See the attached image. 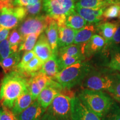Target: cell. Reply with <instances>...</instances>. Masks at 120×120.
Segmentation results:
<instances>
[{"label":"cell","mask_w":120,"mask_h":120,"mask_svg":"<svg viewBox=\"0 0 120 120\" xmlns=\"http://www.w3.org/2000/svg\"><path fill=\"white\" fill-rule=\"evenodd\" d=\"M28 77L16 70L5 75L0 88V101L3 106L12 109L18 97L28 90Z\"/></svg>","instance_id":"6da1fadb"},{"label":"cell","mask_w":120,"mask_h":120,"mask_svg":"<svg viewBox=\"0 0 120 120\" xmlns=\"http://www.w3.org/2000/svg\"><path fill=\"white\" fill-rule=\"evenodd\" d=\"M78 97L101 118L106 116L113 105L112 98L103 91L83 89Z\"/></svg>","instance_id":"7a4b0ae2"},{"label":"cell","mask_w":120,"mask_h":120,"mask_svg":"<svg viewBox=\"0 0 120 120\" xmlns=\"http://www.w3.org/2000/svg\"><path fill=\"white\" fill-rule=\"evenodd\" d=\"M91 70L92 67L88 62H79L63 69L53 79L64 89L70 90L82 83Z\"/></svg>","instance_id":"3957f363"},{"label":"cell","mask_w":120,"mask_h":120,"mask_svg":"<svg viewBox=\"0 0 120 120\" xmlns=\"http://www.w3.org/2000/svg\"><path fill=\"white\" fill-rule=\"evenodd\" d=\"M117 75V73L106 70H91L82 82V86L84 89L109 92L113 87Z\"/></svg>","instance_id":"277c9868"},{"label":"cell","mask_w":120,"mask_h":120,"mask_svg":"<svg viewBox=\"0 0 120 120\" xmlns=\"http://www.w3.org/2000/svg\"><path fill=\"white\" fill-rule=\"evenodd\" d=\"M42 2L45 12L56 21L58 26L66 25V17L75 12V0H42Z\"/></svg>","instance_id":"5b68a950"},{"label":"cell","mask_w":120,"mask_h":120,"mask_svg":"<svg viewBox=\"0 0 120 120\" xmlns=\"http://www.w3.org/2000/svg\"><path fill=\"white\" fill-rule=\"evenodd\" d=\"M73 97L68 94L60 93L48 107L47 112L57 120H72V100Z\"/></svg>","instance_id":"8992f818"},{"label":"cell","mask_w":120,"mask_h":120,"mask_svg":"<svg viewBox=\"0 0 120 120\" xmlns=\"http://www.w3.org/2000/svg\"><path fill=\"white\" fill-rule=\"evenodd\" d=\"M51 19L47 15L31 16L21 22L18 31L23 38L31 34H41L46 30Z\"/></svg>","instance_id":"52a82bcc"},{"label":"cell","mask_w":120,"mask_h":120,"mask_svg":"<svg viewBox=\"0 0 120 120\" xmlns=\"http://www.w3.org/2000/svg\"><path fill=\"white\" fill-rule=\"evenodd\" d=\"M27 16L23 7L7 6L0 9V26L12 29L16 27Z\"/></svg>","instance_id":"ba28073f"},{"label":"cell","mask_w":120,"mask_h":120,"mask_svg":"<svg viewBox=\"0 0 120 120\" xmlns=\"http://www.w3.org/2000/svg\"><path fill=\"white\" fill-rule=\"evenodd\" d=\"M64 89L57 82L52 79L49 85L43 89L37 97V101L43 109H46L53 100Z\"/></svg>","instance_id":"9c48e42d"},{"label":"cell","mask_w":120,"mask_h":120,"mask_svg":"<svg viewBox=\"0 0 120 120\" xmlns=\"http://www.w3.org/2000/svg\"><path fill=\"white\" fill-rule=\"evenodd\" d=\"M72 120H101L78 97H74L72 100Z\"/></svg>","instance_id":"30bf717a"},{"label":"cell","mask_w":120,"mask_h":120,"mask_svg":"<svg viewBox=\"0 0 120 120\" xmlns=\"http://www.w3.org/2000/svg\"><path fill=\"white\" fill-rule=\"evenodd\" d=\"M51 79V78L40 71L30 77L28 89L34 101L37 100L41 91L49 85Z\"/></svg>","instance_id":"8fae6325"},{"label":"cell","mask_w":120,"mask_h":120,"mask_svg":"<svg viewBox=\"0 0 120 120\" xmlns=\"http://www.w3.org/2000/svg\"><path fill=\"white\" fill-rule=\"evenodd\" d=\"M36 56L43 63L47 61L53 55L51 47L45 34H41L33 49Z\"/></svg>","instance_id":"7c38bea8"},{"label":"cell","mask_w":120,"mask_h":120,"mask_svg":"<svg viewBox=\"0 0 120 120\" xmlns=\"http://www.w3.org/2000/svg\"><path fill=\"white\" fill-rule=\"evenodd\" d=\"M45 111L36 100L17 117L18 120H40L46 112Z\"/></svg>","instance_id":"4fadbf2b"},{"label":"cell","mask_w":120,"mask_h":120,"mask_svg":"<svg viewBox=\"0 0 120 120\" xmlns=\"http://www.w3.org/2000/svg\"><path fill=\"white\" fill-rule=\"evenodd\" d=\"M106 45V41L102 37L98 34H94L86 43L85 46V55L86 58H90L103 50Z\"/></svg>","instance_id":"5bb4252c"},{"label":"cell","mask_w":120,"mask_h":120,"mask_svg":"<svg viewBox=\"0 0 120 120\" xmlns=\"http://www.w3.org/2000/svg\"><path fill=\"white\" fill-rule=\"evenodd\" d=\"M105 9L94 10L75 7V11L89 23H98L102 20V15Z\"/></svg>","instance_id":"9a60e30c"},{"label":"cell","mask_w":120,"mask_h":120,"mask_svg":"<svg viewBox=\"0 0 120 120\" xmlns=\"http://www.w3.org/2000/svg\"><path fill=\"white\" fill-rule=\"evenodd\" d=\"M102 51L107 53L105 66L113 71L120 72V46L103 49Z\"/></svg>","instance_id":"2e32d148"},{"label":"cell","mask_w":120,"mask_h":120,"mask_svg":"<svg viewBox=\"0 0 120 120\" xmlns=\"http://www.w3.org/2000/svg\"><path fill=\"white\" fill-rule=\"evenodd\" d=\"M58 26V49L72 45L76 30L67 27L66 25Z\"/></svg>","instance_id":"e0dca14e"},{"label":"cell","mask_w":120,"mask_h":120,"mask_svg":"<svg viewBox=\"0 0 120 120\" xmlns=\"http://www.w3.org/2000/svg\"><path fill=\"white\" fill-rule=\"evenodd\" d=\"M46 34L52 52L56 54L58 49V26L56 21L52 18L46 29Z\"/></svg>","instance_id":"ac0fdd59"},{"label":"cell","mask_w":120,"mask_h":120,"mask_svg":"<svg viewBox=\"0 0 120 120\" xmlns=\"http://www.w3.org/2000/svg\"><path fill=\"white\" fill-rule=\"evenodd\" d=\"M118 21L104 22L96 25V32L101 34L106 41V45H109L117 28ZM105 45V46H106Z\"/></svg>","instance_id":"d6986e66"},{"label":"cell","mask_w":120,"mask_h":120,"mask_svg":"<svg viewBox=\"0 0 120 120\" xmlns=\"http://www.w3.org/2000/svg\"><path fill=\"white\" fill-rule=\"evenodd\" d=\"M34 100L28 89L24 92L15 102L12 111L16 116H19L34 102Z\"/></svg>","instance_id":"ffe728a7"},{"label":"cell","mask_w":120,"mask_h":120,"mask_svg":"<svg viewBox=\"0 0 120 120\" xmlns=\"http://www.w3.org/2000/svg\"><path fill=\"white\" fill-rule=\"evenodd\" d=\"M96 32V25L93 24L86 25L81 29L76 31L73 44L79 45L87 43Z\"/></svg>","instance_id":"44dd1931"},{"label":"cell","mask_w":120,"mask_h":120,"mask_svg":"<svg viewBox=\"0 0 120 120\" xmlns=\"http://www.w3.org/2000/svg\"><path fill=\"white\" fill-rule=\"evenodd\" d=\"M60 71L61 69L56 54H53L51 58L43 64L40 71L52 79H53Z\"/></svg>","instance_id":"7402d4cb"},{"label":"cell","mask_w":120,"mask_h":120,"mask_svg":"<svg viewBox=\"0 0 120 120\" xmlns=\"http://www.w3.org/2000/svg\"><path fill=\"white\" fill-rule=\"evenodd\" d=\"M21 52L17 51L0 61V66L6 75L15 71L21 61Z\"/></svg>","instance_id":"603a6c76"},{"label":"cell","mask_w":120,"mask_h":120,"mask_svg":"<svg viewBox=\"0 0 120 120\" xmlns=\"http://www.w3.org/2000/svg\"><path fill=\"white\" fill-rule=\"evenodd\" d=\"M43 63L41 60L39 59L37 56L33 58L29 62L20 68L16 69V71L23 73L27 76H30L38 72L41 70Z\"/></svg>","instance_id":"cb8c5ba5"},{"label":"cell","mask_w":120,"mask_h":120,"mask_svg":"<svg viewBox=\"0 0 120 120\" xmlns=\"http://www.w3.org/2000/svg\"><path fill=\"white\" fill-rule=\"evenodd\" d=\"M109 6L106 0H79L76 2L75 7L99 10L106 8Z\"/></svg>","instance_id":"d4e9b609"},{"label":"cell","mask_w":120,"mask_h":120,"mask_svg":"<svg viewBox=\"0 0 120 120\" xmlns=\"http://www.w3.org/2000/svg\"><path fill=\"white\" fill-rule=\"evenodd\" d=\"M65 24L67 27L77 31L86 26L87 22L75 11L66 17Z\"/></svg>","instance_id":"484cf974"},{"label":"cell","mask_w":120,"mask_h":120,"mask_svg":"<svg viewBox=\"0 0 120 120\" xmlns=\"http://www.w3.org/2000/svg\"><path fill=\"white\" fill-rule=\"evenodd\" d=\"M40 35V34H31L25 36L19 46L18 51L27 52L32 51L36 44L37 40Z\"/></svg>","instance_id":"4316f807"},{"label":"cell","mask_w":120,"mask_h":120,"mask_svg":"<svg viewBox=\"0 0 120 120\" xmlns=\"http://www.w3.org/2000/svg\"><path fill=\"white\" fill-rule=\"evenodd\" d=\"M8 40L13 52H17L21 43L23 41V37L18 30L14 29L9 35Z\"/></svg>","instance_id":"83f0119b"},{"label":"cell","mask_w":120,"mask_h":120,"mask_svg":"<svg viewBox=\"0 0 120 120\" xmlns=\"http://www.w3.org/2000/svg\"><path fill=\"white\" fill-rule=\"evenodd\" d=\"M120 11V5L113 4L105 9L102 15V20L104 22L111 20L118 17Z\"/></svg>","instance_id":"f1b7e54d"},{"label":"cell","mask_w":120,"mask_h":120,"mask_svg":"<svg viewBox=\"0 0 120 120\" xmlns=\"http://www.w3.org/2000/svg\"><path fill=\"white\" fill-rule=\"evenodd\" d=\"M15 53L11 49L8 38L0 42V61Z\"/></svg>","instance_id":"f546056e"},{"label":"cell","mask_w":120,"mask_h":120,"mask_svg":"<svg viewBox=\"0 0 120 120\" xmlns=\"http://www.w3.org/2000/svg\"><path fill=\"white\" fill-rule=\"evenodd\" d=\"M113 99L120 103V75L117 73L113 87L109 92Z\"/></svg>","instance_id":"4dcf8cb0"},{"label":"cell","mask_w":120,"mask_h":120,"mask_svg":"<svg viewBox=\"0 0 120 120\" xmlns=\"http://www.w3.org/2000/svg\"><path fill=\"white\" fill-rule=\"evenodd\" d=\"M102 118L103 120H120V108L113 103L109 111Z\"/></svg>","instance_id":"1f68e13d"},{"label":"cell","mask_w":120,"mask_h":120,"mask_svg":"<svg viewBox=\"0 0 120 120\" xmlns=\"http://www.w3.org/2000/svg\"><path fill=\"white\" fill-rule=\"evenodd\" d=\"M43 2L42 0H41L34 5L28 6L25 7L24 8L26 10L27 15H30L32 16H34L35 15H38L41 12Z\"/></svg>","instance_id":"d6a6232c"},{"label":"cell","mask_w":120,"mask_h":120,"mask_svg":"<svg viewBox=\"0 0 120 120\" xmlns=\"http://www.w3.org/2000/svg\"><path fill=\"white\" fill-rule=\"evenodd\" d=\"M119 44H120V21H118L117 28L112 37L111 41L109 45L105 46L104 49H107V48L112 47L113 46H118Z\"/></svg>","instance_id":"836d02e7"},{"label":"cell","mask_w":120,"mask_h":120,"mask_svg":"<svg viewBox=\"0 0 120 120\" xmlns=\"http://www.w3.org/2000/svg\"><path fill=\"white\" fill-rule=\"evenodd\" d=\"M36 56L35 53H34V52L33 50L26 52L24 53L23 56H22L21 60L19 64H18L16 69L19 68H20V67L23 66L25 64H26L27 63L29 62L30 61H31V60H32Z\"/></svg>","instance_id":"e575fe53"},{"label":"cell","mask_w":120,"mask_h":120,"mask_svg":"<svg viewBox=\"0 0 120 120\" xmlns=\"http://www.w3.org/2000/svg\"><path fill=\"white\" fill-rule=\"evenodd\" d=\"M41 0H15L12 2L13 6L26 7L28 6L34 5Z\"/></svg>","instance_id":"d590c367"},{"label":"cell","mask_w":120,"mask_h":120,"mask_svg":"<svg viewBox=\"0 0 120 120\" xmlns=\"http://www.w3.org/2000/svg\"><path fill=\"white\" fill-rule=\"evenodd\" d=\"M3 112L0 120H17L16 116L13 114L12 111L8 108L2 106Z\"/></svg>","instance_id":"8d00e7d4"},{"label":"cell","mask_w":120,"mask_h":120,"mask_svg":"<svg viewBox=\"0 0 120 120\" xmlns=\"http://www.w3.org/2000/svg\"><path fill=\"white\" fill-rule=\"evenodd\" d=\"M10 30L0 26V42L8 38Z\"/></svg>","instance_id":"74e56055"},{"label":"cell","mask_w":120,"mask_h":120,"mask_svg":"<svg viewBox=\"0 0 120 120\" xmlns=\"http://www.w3.org/2000/svg\"><path fill=\"white\" fill-rule=\"evenodd\" d=\"M15 0H0V9L3 7L12 6V2Z\"/></svg>","instance_id":"f35d334b"},{"label":"cell","mask_w":120,"mask_h":120,"mask_svg":"<svg viewBox=\"0 0 120 120\" xmlns=\"http://www.w3.org/2000/svg\"><path fill=\"white\" fill-rule=\"evenodd\" d=\"M40 120H57L55 117L52 116L51 114H50L47 111L45 112L43 116L42 117Z\"/></svg>","instance_id":"ab89813d"},{"label":"cell","mask_w":120,"mask_h":120,"mask_svg":"<svg viewBox=\"0 0 120 120\" xmlns=\"http://www.w3.org/2000/svg\"><path fill=\"white\" fill-rule=\"evenodd\" d=\"M109 4V5H113V4H118L120 5V0H106Z\"/></svg>","instance_id":"60d3db41"},{"label":"cell","mask_w":120,"mask_h":120,"mask_svg":"<svg viewBox=\"0 0 120 120\" xmlns=\"http://www.w3.org/2000/svg\"><path fill=\"white\" fill-rule=\"evenodd\" d=\"M2 112H3V109H2V107H0V118H1V115H2Z\"/></svg>","instance_id":"b9f144b4"},{"label":"cell","mask_w":120,"mask_h":120,"mask_svg":"<svg viewBox=\"0 0 120 120\" xmlns=\"http://www.w3.org/2000/svg\"><path fill=\"white\" fill-rule=\"evenodd\" d=\"M118 21H120V11L119 16H118Z\"/></svg>","instance_id":"7bdbcfd3"},{"label":"cell","mask_w":120,"mask_h":120,"mask_svg":"<svg viewBox=\"0 0 120 120\" xmlns=\"http://www.w3.org/2000/svg\"><path fill=\"white\" fill-rule=\"evenodd\" d=\"M75 2H76H76H77V1H79V0H75Z\"/></svg>","instance_id":"ee69618b"}]
</instances>
